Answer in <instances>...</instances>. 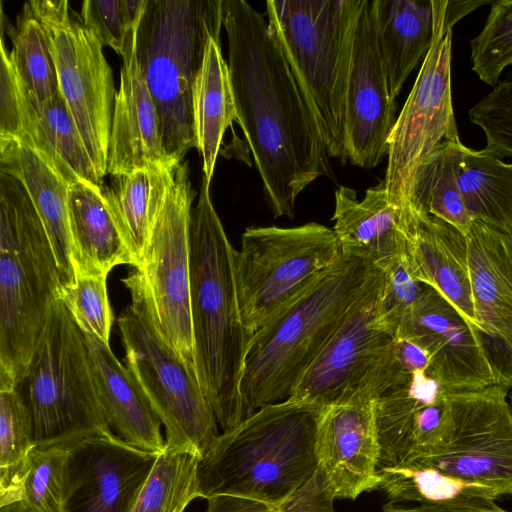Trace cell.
I'll list each match as a JSON object with an SVG mask.
<instances>
[{"instance_id": "cell-1", "label": "cell", "mask_w": 512, "mask_h": 512, "mask_svg": "<svg viewBox=\"0 0 512 512\" xmlns=\"http://www.w3.org/2000/svg\"><path fill=\"white\" fill-rule=\"evenodd\" d=\"M237 123L274 217H293L297 196L333 178L306 98L268 22L244 0H222Z\"/></svg>"}, {"instance_id": "cell-2", "label": "cell", "mask_w": 512, "mask_h": 512, "mask_svg": "<svg viewBox=\"0 0 512 512\" xmlns=\"http://www.w3.org/2000/svg\"><path fill=\"white\" fill-rule=\"evenodd\" d=\"M190 305L197 375L227 431L249 416L241 393L249 335L238 300L235 253L202 178L189 223Z\"/></svg>"}, {"instance_id": "cell-3", "label": "cell", "mask_w": 512, "mask_h": 512, "mask_svg": "<svg viewBox=\"0 0 512 512\" xmlns=\"http://www.w3.org/2000/svg\"><path fill=\"white\" fill-rule=\"evenodd\" d=\"M324 409L290 397L223 431L199 461L200 497L237 495L281 507L317 471Z\"/></svg>"}, {"instance_id": "cell-4", "label": "cell", "mask_w": 512, "mask_h": 512, "mask_svg": "<svg viewBox=\"0 0 512 512\" xmlns=\"http://www.w3.org/2000/svg\"><path fill=\"white\" fill-rule=\"evenodd\" d=\"M373 266L342 254L251 336L241 380L249 415L292 396L360 299Z\"/></svg>"}, {"instance_id": "cell-5", "label": "cell", "mask_w": 512, "mask_h": 512, "mask_svg": "<svg viewBox=\"0 0 512 512\" xmlns=\"http://www.w3.org/2000/svg\"><path fill=\"white\" fill-rule=\"evenodd\" d=\"M62 286L57 259L26 189L0 172V390L23 376Z\"/></svg>"}, {"instance_id": "cell-6", "label": "cell", "mask_w": 512, "mask_h": 512, "mask_svg": "<svg viewBox=\"0 0 512 512\" xmlns=\"http://www.w3.org/2000/svg\"><path fill=\"white\" fill-rule=\"evenodd\" d=\"M222 25V0H146L136 24V58L158 112L164 151L176 164L197 147L193 86Z\"/></svg>"}, {"instance_id": "cell-7", "label": "cell", "mask_w": 512, "mask_h": 512, "mask_svg": "<svg viewBox=\"0 0 512 512\" xmlns=\"http://www.w3.org/2000/svg\"><path fill=\"white\" fill-rule=\"evenodd\" d=\"M364 0H268V26L311 109L329 157L347 161L345 98Z\"/></svg>"}, {"instance_id": "cell-8", "label": "cell", "mask_w": 512, "mask_h": 512, "mask_svg": "<svg viewBox=\"0 0 512 512\" xmlns=\"http://www.w3.org/2000/svg\"><path fill=\"white\" fill-rule=\"evenodd\" d=\"M15 389L37 447L66 446L112 431L95 390L83 333L62 299L54 303Z\"/></svg>"}, {"instance_id": "cell-9", "label": "cell", "mask_w": 512, "mask_h": 512, "mask_svg": "<svg viewBox=\"0 0 512 512\" xmlns=\"http://www.w3.org/2000/svg\"><path fill=\"white\" fill-rule=\"evenodd\" d=\"M434 37L388 141L383 179L391 202L410 205L417 170L447 143L461 141L451 89L452 29L490 1L432 0Z\"/></svg>"}, {"instance_id": "cell-10", "label": "cell", "mask_w": 512, "mask_h": 512, "mask_svg": "<svg viewBox=\"0 0 512 512\" xmlns=\"http://www.w3.org/2000/svg\"><path fill=\"white\" fill-rule=\"evenodd\" d=\"M126 287L131 304L117 319L125 366L164 426L166 445L202 457L220 435L215 413L197 375L157 331L141 293Z\"/></svg>"}, {"instance_id": "cell-11", "label": "cell", "mask_w": 512, "mask_h": 512, "mask_svg": "<svg viewBox=\"0 0 512 512\" xmlns=\"http://www.w3.org/2000/svg\"><path fill=\"white\" fill-rule=\"evenodd\" d=\"M341 255L333 229L316 222L247 227L235 253V277L249 338Z\"/></svg>"}, {"instance_id": "cell-12", "label": "cell", "mask_w": 512, "mask_h": 512, "mask_svg": "<svg viewBox=\"0 0 512 512\" xmlns=\"http://www.w3.org/2000/svg\"><path fill=\"white\" fill-rule=\"evenodd\" d=\"M384 273L373 266L360 299L307 369L291 398L322 407L354 399L376 400L405 384L394 336L378 324Z\"/></svg>"}, {"instance_id": "cell-13", "label": "cell", "mask_w": 512, "mask_h": 512, "mask_svg": "<svg viewBox=\"0 0 512 512\" xmlns=\"http://www.w3.org/2000/svg\"><path fill=\"white\" fill-rule=\"evenodd\" d=\"M195 195L188 162L183 161L177 167L175 183L152 227L139 265L122 282L141 293L159 334L197 375L189 242Z\"/></svg>"}, {"instance_id": "cell-14", "label": "cell", "mask_w": 512, "mask_h": 512, "mask_svg": "<svg viewBox=\"0 0 512 512\" xmlns=\"http://www.w3.org/2000/svg\"><path fill=\"white\" fill-rule=\"evenodd\" d=\"M23 7L44 29L60 94L103 181L117 93L103 45L66 0H30Z\"/></svg>"}, {"instance_id": "cell-15", "label": "cell", "mask_w": 512, "mask_h": 512, "mask_svg": "<svg viewBox=\"0 0 512 512\" xmlns=\"http://www.w3.org/2000/svg\"><path fill=\"white\" fill-rule=\"evenodd\" d=\"M507 391L494 385L446 392L449 418L443 436L405 459L489 489L500 499L512 496V412Z\"/></svg>"}, {"instance_id": "cell-16", "label": "cell", "mask_w": 512, "mask_h": 512, "mask_svg": "<svg viewBox=\"0 0 512 512\" xmlns=\"http://www.w3.org/2000/svg\"><path fill=\"white\" fill-rule=\"evenodd\" d=\"M395 337L409 339L428 352L426 372L446 392L499 385L479 330L428 285Z\"/></svg>"}, {"instance_id": "cell-17", "label": "cell", "mask_w": 512, "mask_h": 512, "mask_svg": "<svg viewBox=\"0 0 512 512\" xmlns=\"http://www.w3.org/2000/svg\"><path fill=\"white\" fill-rule=\"evenodd\" d=\"M66 446L63 512H129L158 456L112 431Z\"/></svg>"}, {"instance_id": "cell-18", "label": "cell", "mask_w": 512, "mask_h": 512, "mask_svg": "<svg viewBox=\"0 0 512 512\" xmlns=\"http://www.w3.org/2000/svg\"><path fill=\"white\" fill-rule=\"evenodd\" d=\"M396 112V99L390 94L378 46L371 1L364 0L345 98L347 161L366 169L381 163L387 157Z\"/></svg>"}, {"instance_id": "cell-19", "label": "cell", "mask_w": 512, "mask_h": 512, "mask_svg": "<svg viewBox=\"0 0 512 512\" xmlns=\"http://www.w3.org/2000/svg\"><path fill=\"white\" fill-rule=\"evenodd\" d=\"M472 302L499 386L512 385V235L474 221L466 236Z\"/></svg>"}, {"instance_id": "cell-20", "label": "cell", "mask_w": 512, "mask_h": 512, "mask_svg": "<svg viewBox=\"0 0 512 512\" xmlns=\"http://www.w3.org/2000/svg\"><path fill=\"white\" fill-rule=\"evenodd\" d=\"M374 401L325 407L317 431L318 472L335 499L354 500L377 489L380 445Z\"/></svg>"}, {"instance_id": "cell-21", "label": "cell", "mask_w": 512, "mask_h": 512, "mask_svg": "<svg viewBox=\"0 0 512 512\" xmlns=\"http://www.w3.org/2000/svg\"><path fill=\"white\" fill-rule=\"evenodd\" d=\"M380 445L379 468L435 445L443 436L449 404L446 391L427 374L416 372L374 401Z\"/></svg>"}, {"instance_id": "cell-22", "label": "cell", "mask_w": 512, "mask_h": 512, "mask_svg": "<svg viewBox=\"0 0 512 512\" xmlns=\"http://www.w3.org/2000/svg\"><path fill=\"white\" fill-rule=\"evenodd\" d=\"M122 60L120 86L112 115L107 174H124L152 164L180 165L171 161L164 151L158 112L138 64L134 40Z\"/></svg>"}, {"instance_id": "cell-23", "label": "cell", "mask_w": 512, "mask_h": 512, "mask_svg": "<svg viewBox=\"0 0 512 512\" xmlns=\"http://www.w3.org/2000/svg\"><path fill=\"white\" fill-rule=\"evenodd\" d=\"M409 206L391 202L383 180L362 199L352 188L339 186L332 219L342 254L375 266L407 254Z\"/></svg>"}, {"instance_id": "cell-24", "label": "cell", "mask_w": 512, "mask_h": 512, "mask_svg": "<svg viewBox=\"0 0 512 512\" xmlns=\"http://www.w3.org/2000/svg\"><path fill=\"white\" fill-rule=\"evenodd\" d=\"M407 256L415 277L432 287L478 329L466 236L410 205Z\"/></svg>"}, {"instance_id": "cell-25", "label": "cell", "mask_w": 512, "mask_h": 512, "mask_svg": "<svg viewBox=\"0 0 512 512\" xmlns=\"http://www.w3.org/2000/svg\"><path fill=\"white\" fill-rule=\"evenodd\" d=\"M83 336L95 390L110 429L137 448L161 453L166 446L162 423L134 377L109 344L90 334L83 333Z\"/></svg>"}, {"instance_id": "cell-26", "label": "cell", "mask_w": 512, "mask_h": 512, "mask_svg": "<svg viewBox=\"0 0 512 512\" xmlns=\"http://www.w3.org/2000/svg\"><path fill=\"white\" fill-rule=\"evenodd\" d=\"M0 172L22 183L52 244L62 291L75 284L68 214L70 184L32 148L15 140H0Z\"/></svg>"}, {"instance_id": "cell-27", "label": "cell", "mask_w": 512, "mask_h": 512, "mask_svg": "<svg viewBox=\"0 0 512 512\" xmlns=\"http://www.w3.org/2000/svg\"><path fill=\"white\" fill-rule=\"evenodd\" d=\"M68 214L75 280L80 276L107 277L118 265L136 267L101 186L82 180L70 185Z\"/></svg>"}, {"instance_id": "cell-28", "label": "cell", "mask_w": 512, "mask_h": 512, "mask_svg": "<svg viewBox=\"0 0 512 512\" xmlns=\"http://www.w3.org/2000/svg\"><path fill=\"white\" fill-rule=\"evenodd\" d=\"M389 91L396 99L434 37L432 0H371Z\"/></svg>"}, {"instance_id": "cell-29", "label": "cell", "mask_w": 512, "mask_h": 512, "mask_svg": "<svg viewBox=\"0 0 512 512\" xmlns=\"http://www.w3.org/2000/svg\"><path fill=\"white\" fill-rule=\"evenodd\" d=\"M178 166L148 165L113 175L110 186H101L105 202L136 267L152 227L173 188Z\"/></svg>"}, {"instance_id": "cell-30", "label": "cell", "mask_w": 512, "mask_h": 512, "mask_svg": "<svg viewBox=\"0 0 512 512\" xmlns=\"http://www.w3.org/2000/svg\"><path fill=\"white\" fill-rule=\"evenodd\" d=\"M193 118L203 177L211 183L226 129L237 121L228 63L220 39H211L193 86Z\"/></svg>"}, {"instance_id": "cell-31", "label": "cell", "mask_w": 512, "mask_h": 512, "mask_svg": "<svg viewBox=\"0 0 512 512\" xmlns=\"http://www.w3.org/2000/svg\"><path fill=\"white\" fill-rule=\"evenodd\" d=\"M457 179L472 219L512 235V162L463 144Z\"/></svg>"}, {"instance_id": "cell-32", "label": "cell", "mask_w": 512, "mask_h": 512, "mask_svg": "<svg viewBox=\"0 0 512 512\" xmlns=\"http://www.w3.org/2000/svg\"><path fill=\"white\" fill-rule=\"evenodd\" d=\"M463 143H447L419 167L410 205L438 218L467 236L474 220L458 185V161Z\"/></svg>"}, {"instance_id": "cell-33", "label": "cell", "mask_w": 512, "mask_h": 512, "mask_svg": "<svg viewBox=\"0 0 512 512\" xmlns=\"http://www.w3.org/2000/svg\"><path fill=\"white\" fill-rule=\"evenodd\" d=\"M67 446H35L17 480L0 490V512H63Z\"/></svg>"}, {"instance_id": "cell-34", "label": "cell", "mask_w": 512, "mask_h": 512, "mask_svg": "<svg viewBox=\"0 0 512 512\" xmlns=\"http://www.w3.org/2000/svg\"><path fill=\"white\" fill-rule=\"evenodd\" d=\"M0 140H15L32 148L70 185L79 179L54 150L38 112L25 92L1 37Z\"/></svg>"}, {"instance_id": "cell-35", "label": "cell", "mask_w": 512, "mask_h": 512, "mask_svg": "<svg viewBox=\"0 0 512 512\" xmlns=\"http://www.w3.org/2000/svg\"><path fill=\"white\" fill-rule=\"evenodd\" d=\"M378 490L389 503L438 504L463 499H500L489 489L445 475L412 459L378 469Z\"/></svg>"}, {"instance_id": "cell-36", "label": "cell", "mask_w": 512, "mask_h": 512, "mask_svg": "<svg viewBox=\"0 0 512 512\" xmlns=\"http://www.w3.org/2000/svg\"><path fill=\"white\" fill-rule=\"evenodd\" d=\"M195 451L165 446L129 512H184L200 497Z\"/></svg>"}, {"instance_id": "cell-37", "label": "cell", "mask_w": 512, "mask_h": 512, "mask_svg": "<svg viewBox=\"0 0 512 512\" xmlns=\"http://www.w3.org/2000/svg\"><path fill=\"white\" fill-rule=\"evenodd\" d=\"M9 51L17 76L32 104L37 107L58 94L55 63L43 27L24 7L16 25L7 23Z\"/></svg>"}, {"instance_id": "cell-38", "label": "cell", "mask_w": 512, "mask_h": 512, "mask_svg": "<svg viewBox=\"0 0 512 512\" xmlns=\"http://www.w3.org/2000/svg\"><path fill=\"white\" fill-rule=\"evenodd\" d=\"M471 62L479 79L493 87L512 65V0L491 3L483 29L471 40Z\"/></svg>"}, {"instance_id": "cell-39", "label": "cell", "mask_w": 512, "mask_h": 512, "mask_svg": "<svg viewBox=\"0 0 512 512\" xmlns=\"http://www.w3.org/2000/svg\"><path fill=\"white\" fill-rule=\"evenodd\" d=\"M35 109L62 162L79 180L102 186L103 181L97 175L77 125L60 92Z\"/></svg>"}, {"instance_id": "cell-40", "label": "cell", "mask_w": 512, "mask_h": 512, "mask_svg": "<svg viewBox=\"0 0 512 512\" xmlns=\"http://www.w3.org/2000/svg\"><path fill=\"white\" fill-rule=\"evenodd\" d=\"M35 447L28 411L16 389L0 390V490L14 483Z\"/></svg>"}, {"instance_id": "cell-41", "label": "cell", "mask_w": 512, "mask_h": 512, "mask_svg": "<svg viewBox=\"0 0 512 512\" xmlns=\"http://www.w3.org/2000/svg\"><path fill=\"white\" fill-rule=\"evenodd\" d=\"M146 0H85L81 19L102 45L121 57L134 40L135 28Z\"/></svg>"}, {"instance_id": "cell-42", "label": "cell", "mask_w": 512, "mask_h": 512, "mask_svg": "<svg viewBox=\"0 0 512 512\" xmlns=\"http://www.w3.org/2000/svg\"><path fill=\"white\" fill-rule=\"evenodd\" d=\"M107 277L80 276L64 289L61 298L83 333L109 344L113 312L107 293Z\"/></svg>"}, {"instance_id": "cell-43", "label": "cell", "mask_w": 512, "mask_h": 512, "mask_svg": "<svg viewBox=\"0 0 512 512\" xmlns=\"http://www.w3.org/2000/svg\"><path fill=\"white\" fill-rule=\"evenodd\" d=\"M377 267L384 273L378 324L395 337L402 320L421 297L425 284L415 277L407 254Z\"/></svg>"}, {"instance_id": "cell-44", "label": "cell", "mask_w": 512, "mask_h": 512, "mask_svg": "<svg viewBox=\"0 0 512 512\" xmlns=\"http://www.w3.org/2000/svg\"><path fill=\"white\" fill-rule=\"evenodd\" d=\"M469 119L483 131L486 149L512 159V76L481 98L469 110Z\"/></svg>"}, {"instance_id": "cell-45", "label": "cell", "mask_w": 512, "mask_h": 512, "mask_svg": "<svg viewBox=\"0 0 512 512\" xmlns=\"http://www.w3.org/2000/svg\"><path fill=\"white\" fill-rule=\"evenodd\" d=\"M334 500L317 470L312 479L280 507L279 512H335Z\"/></svg>"}, {"instance_id": "cell-46", "label": "cell", "mask_w": 512, "mask_h": 512, "mask_svg": "<svg viewBox=\"0 0 512 512\" xmlns=\"http://www.w3.org/2000/svg\"><path fill=\"white\" fill-rule=\"evenodd\" d=\"M383 512H511L489 499H463L438 504L403 505L387 503Z\"/></svg>"}, {"instance_id": "cell-47", "label": "cell", "mask_w": 512, "mask_h": 512, "mask_svg": "<svg viewBox=\"0 0 512 512\" xmlns=\"http://www.w3.org/2000/svg\"><path fill=\"white\" fill-rule=\"evenodd\" d=\"M206 512H279L280 507L252 498L219 494L207 498Z\"/></svg>"}, {"instance_id": "cell-48", "label": "cell", "mask_w": 512, "mask_h": 512, "mask_svg": "<svg viewBox=\"0 0 512 512\" xmlns=\"http://www.w3.org/2000/svg\"><path fill=\"white\" fill-rule=\"evenodd\" d=\"M394 354L398 364L408 375L427 371L429 368L430 356L428 352L409 339L395 337Z\"/></svg>"}, {"instance_id": "cell-49", "label": "cell", "mask_w": 512, "mask_h": 512, "mask_svg": "<svg viewBox=\"0 0 512 512\" xmlns=\"http://www.w3.org/2000/svg\"><path fill=\"white\" fill-rule=\"evenodd\" d=\"M507 400H508V404H509L510 410L512 412V385L508 388Z\"/></svg>"}]
</instances>
